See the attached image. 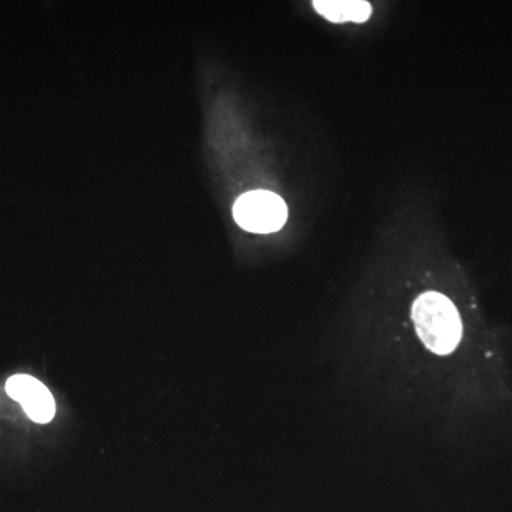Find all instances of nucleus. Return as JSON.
<instances>
[{
    "instance_id": "1",
    "label": "nucleus",
    "mask_w": 512,
    "mask_h": 512,
    "mask_svg": "<svg viewBox=\"0 0 512 512\" xmlns=\"http://www.w3.org/2000/svg\"><path fill=\"white\" fill-rule=\"evenodd\" d=\"M413 320L424 345L437 353L448 355L457 348L463 335L456 306L439 292H426L413 305Z\"/></svg>"
},
{
    "instance_id": "2",
    "label": "nucleus",
    "mask_w": 512,
    "mask_h": 512,
    "mask_svg": "<svg viewBox=\"0 0 512 512\" xmlns=\"http://www.w3.org/2000/svg\"><path fill=\"white\" fill-rule=\"evenodd\" d=\"M235 222L254 234H271L284 227L288 208L279 195L271 191H249L234 205Z\"/></svg>"
},
{
    "instance_id": "3",
    "label": "nucleus",
    "mask_w": 512,
    "mask_h": 512,
    "mask_svg": "<svg viewBox=\"0 0 512 512\" xmlns=\"http://www.w3.org/2000/svg\"><path fill=\"white\" fill-rule=\"evenodd\" d=\"M6 392L23 406L30 420L36 423H49L55 417L56 403L45 384L35 377L16 375L6 383Z\"/></svg>"
},
{
    "instance_id": "4",
    "label": "nucleus",
    "mask_w": 512,
    "mask_h": 512,
    "mask_svg": "<svg viewBox=\"0 0 512 512\" xmlns=\"http://www.w3.org/2000/svg\"><path fill=\"white\" fill-rule=\"evenodd\" d=\"M316 12L333 23H363L372 15V6L363 0H316Z\"/></svg>"
}]
</instances>
